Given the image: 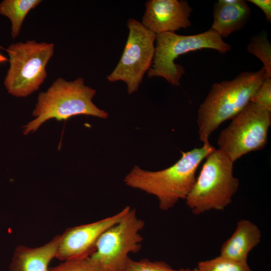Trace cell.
Masks as SVG:
<instances>
[{"label":"cell","mask_w":271,"mask_h":271,"mask_svg":"<svg viewBox=\"0 0 271 271\" xmlns=\"http://www.w3.org/2000/svg\"><path fill=\"white\" fill-rule=\"evenodd\" d=\"M126 25L128 35L123 53L107 80L124 82L128 93L131 94L138 91L145 73L152 66L156 35L134 19H129Z\"/></svg>","instance_id":"cell-9"},{"label":"cell","mask_w":271,"mask_h":271,"mask_svg":"<svg viewBox=\"0 0 271 271\" xmlns=\"http://www.w3.org/2000/svg\"><path fill=\"white\" fill-rule=\"evenodd\" d=\"M123 271H195V269H175L164 261H151L149 259L134 260L130 258Z\"/></svg>","instance_id":"cell-18"},{"label":"cell","mask_w":271,"mask_h":271,"mask_svg":"<svg viewBox=\"0 0 271 271\" xmlns=\"http://www.w3.org/2000/svg\"><path fill=\"white\" fill-rule=\"evenodd\" d=\"M136 209H130L114 225L99 237L91 259L104 271H123L130 258V253L142 248L143 237L140 232L145 226Z\"/></svg>","instance_id":"cell-7"},{"label":"cell","mask_w":271,"mask_h":271,"mask_svg":"<svg viewBox=\"0 0 271 271\" xmlns=\"http://www.w3.org/2000/svg\"><path fill=\"white\" fill-rule=\"evenodd\" d=\"M96 92L95 89L85 85L82 77L71 81L56 79L46 91L39 94L32 113L35 118L24 126V134L36 131L51 119L61 121L81 115L106 118L108 113L92 101Z\"/></svg>","instance_id":"cell-3"},{"label":"cell","mask_w":271,"mask_h":271,"mask_svg":"<svg viewBox=\"0 0 271 271\" xmlns=\"http://www.w3.org/2000/svg\"><path fill=\"white\" fill-rule=\"evenodd\" d=\"M54 48L53 43L35 40L11 44L6 50L10 67L4 80L9 93L25 97L37 91L47 77L46 66Z\"/></svg>","instance_id":"cell-6"},{"label":"cell","mask_w":271,"mask_h":271,"mask_svg":"<svg viewBox=\"0 0 271 271\" xmlns=\"http://www.w3.org/2000/svg\"><path fill=\"white\" fill-rule=\"evenodd\" d=\"M270 124L271 111L250 101L221 131L217 142L218 149L233 162L260 150L267 144Z\"/></svg>","instance_id":"cell-8"},{"label":"cell","mask_w":271,"mask_h":271,"mask_svg":"<svg viewBox=\"0 0 271 271\" xmlns=\"http://www.w3.org/2000/svg\"><path fill=\"white\" fill-rule=\"evenodd\" d=\"M41 2V0H5L0 3V14L7 17L11 22V36L13 39L19 35L29 12Z\"/></svg>","instance_id":"cell-15"},{"label":"cell","mask_w":271,"mask_h":271,"mask_svg":"<svg viewBox=\"0 0 271 271\" xmlns=\"http://www.w3.org/2000/svg\"><path fill=\"white\" fill-rule=\"evenodd\" d=\"M266 78L262 67L257 71L242 72L232 80L213 83L198 111L200 140L203 144L209 143L211 133L224 121L236 116L250 102Z\"/></svg>","instance_id":"cell-2"},{"label":"cell","mask_w":271,"mask_h":271,"mask_svg":"<svg viewBox=\"0 0 271 271\" xmlns=\"http://www.w3.org/2000/svg\"><path fill=\"white\" fill-rule=\"evenodd\" d=\"M205 48L225 53L230 51L231 47L211 29L192 35H180L175 32L157 34L154 57L147 72L149 78L161 77L173 86H179L185 69L175 60L181 55Z\"/></svg>","instance_id":"cell-5"},{"label":"cell","mask_w":271,"mask_h":271,"mask_svg":"<svg viewBox=\"0 0 271 271\" xmlns=\"http://www.w3.org/2000/svg\"><path fill=\"white\" fill-rule=\"evenodd\" d=\"M247 51L262 62L267 78L271 76V45L265 34L253 37L247 47Z\"/></svg>","instance_id":"cell-17"},{"label":"cell","mask_w":271,"mask_h":271,"mask_svg":"<svg viewBox=\"0 0 271 271\" xmlns=\"http://www.w3.org/2000/svg\"><path fill=\"white\" fill-rule=\"evenodd\" d=\"M49 271H104L98 266L89 256L69 259Z\"/></svg>","instance_id":"cell-19"},{"label":"cell","mask_w":271,"mask_h":271,"mask_svg":"<svg viewBox=\"0 0 271 271\" xmlns=\"http://www.w3.org/2000/svg\"><path fill=\"white\" fill-rule=\"evenodd\" d=\"M141 23L156 35L175 32L191 26L193 9L185 0H150Z\"/></svg>","instance_id":"cell-11"},{"label":"cell","mask_w":271,"mask_h":271,"mask_svg":"<svg viewBox=\"0 0 271 271\" xmlns=\"http://www.w3.org/2000/svg\"><path fill=\"white\" fill-rule=\"evenodd\" d=\"M250 101L271 111V79L265 78L257 89Z\"/></svg>","instance_id":"cell-20"},{"label":"cell","mask_w":271,"mask_h":271,"mask_svg":"<svg viewBox=\"0 0 271 271\" xmlns=\"http://www.w3.org/2000/svg\"><path fill=\"white\" fill-rule=\"evenodd\" d=\"M128 206L114 215L67 229L61 235L56 257L62 260L89 256L100 236L114 225L129 210Z\"/></svg>","instance_id":"cell-10"},{"label":"cell","mask_w":271,"mask_h":271,"mask_svg":"<svg viewBox=\"0 0 271 271\" xmlns=\"http://www.w3.org/2000/svg\"><path fill=\"white\" fill-rule=\"evenodd\" d=\"M60 237L61 235H57L49 242L36 248L18 246L9 271H49V264L56 257Z\"/></svg>","instance_id":"cell-13"},{"label":"cell","mask_w":271,"mask_h":271,"mask_svg":"<svg viewBox=\"0 0 271 271\" xmlns=\"http://www.w3.org/2000/svg\"><path fill=\"white\" fill-rule=\"evenodd\" d=\"M205 159L185 199L196 215L224 210L231 203L239 185L233 173L234 162L220 150L215 149Z\"/></svg>","instance_id":"cell-4"},{"label":"cell","mask_w":271,"mask_h":271,"mask_svg":"<svg viewBox=\"0 0 271 271\" xmlns=\"http://www.w3.org/2000/svg\"><path fill=\"white\" fill-rule=\"evenodd\" d=\"M250 15V9L245 1L237 0L234 3L227 4L219 0L214 6V20L211 29L222 38L227 37L242 29Z\"/></svg>","instance_id":"cell-14"},{"label":"cell","mask_w":271,"mask_h":271,"mask_svg":"<svg viewBox=\"0 0 271 271\" xmlns=\"http://www.w3.org/2000/svg\"><path fill=\"white\" fill-rule=\"evenodd\" d=\"M216 149L203 144L182 152L181 158L172 166L157 171H150L135 166L124 179L128 186L156 196L160 209L167 211L180 200H185L196 181V172L201 162Z\"/></svg>","instance_id":"cell-1"},{"label":"cell","mask_w":271,"mask_h":271,"mask_svg":"<svg viewBox=\"0 0 271 271\" xmlns=\"http://www.w3.org/2000/svg\"><path fill=\"white\" fill-rule=\"evenodd\" d=\"M250 2L263 12L266 20L268 22H271V1L270 0H249Z\"/></svg>","instance_id":"cell-21"},{"label":"cell","mask_w":271,"mask_h":271,"mask_svg":"<svg viewBox=\"0 0 271 271\" xmlns=\"http://www.w3.org/2000/svg\"><path fill=\"white\" fill-rule=\"evenodd\" d=\"M195 271H252L247 261H239L219 255L213 258L200 261Z\"/></svg>","instance_id":"cell-16"},{"label":"cell","mask_w":271,"mask_h":271,"mask_svg":"<svg viewBox=\"0 0 271 271\" xmlns=\"http://www.w3.org/2000/svg\"><path fill=\"white\" fill-rule=\"evenodd\" d=\"M261 232L248 219L239 220L231 236L222 245L220 255L239 261H247L250 252L260 242Z\"/></svg>","instance_id":"cell-12"}]
</instances>
